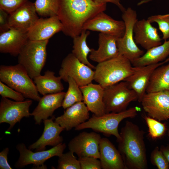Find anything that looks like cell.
<instances>
[{
  "instance_id": "1",
  "label": "cell",
  "mask_w": 169,
  "mask_h": 169,
  "mask_svg": "<svg viewBox=\"0 0 169 169\" xmlns=\"http://www.w3.org/2000/svg\"><path fill=\"white\" fill-rule=\"evenodd\" d=\"M106 9V3L92 0H59L58 16L63 26L62 32L73 38L79 35L88 20Z\"/></svg>"
},
{
  "instance_id": "2",
  "label": "cell",
  "mask_w": 169,
  "mask_h": 169,
  "mask_svg": "<svg viewBox=\"0 0 169 169\" xmlns=\"http://www.w3.org/2000/svg\"><path fill=\"white\" fill-rule=\"evenodd\" d=\"M145 132L131 121H125L117 140L118 150L125 169H146L148 162L144 141Z\"/></svg>"
},
{
  "instance_id": "3",
  "label": "cell",
  "mask_w": 169,
  "mask_h": 169,
  "mask_svg": "<svg viewBox=\"0 0 169 169\" xmlns=\"http://www.w3.org/2000/svg\"><path fill=\"white\" fill-rule=\"evenodd\" d=\"M95 69L94 80L104 88L124 81L133 72L131 62L120 55L98 63Z\"/></svg>"
},
{
  "instance_id": "4",
  "label": "cell",
  "mask_w": 169,
  "mask_h": 169,
  "mask_svg": "<svg viewBox=\"0 0 169 169\" xmlns=\"http://www.w3.org/2000/svg\"><path fill=\"white\" fill-rule=\"evenodd\" d=\"M33 79L19 64L0 66V81L22 94L25 98L38 101L41 98Z\"/></svg>"
},
{
  "instance_id": "5",
  "label": "cell",
  "mask_w": 169,
  "mask_h": 169,
  "mask_svg": "<svg viewBox=\"0 0 169 169\" xmlns=\"http://www.w3.org/2000/svg\"><path fill=\"white\" fill-rule=\"evenodd\" d=\"M139 110L138 107H134L120 112L106 113L100 116L93 114L87 121L75 127V130L80 131L90 128L106 136L113 135L117 140L120 138L118 130L120 122L125 118L135 117Z\"/></svg>"
},
{
  "instance_id": "6",
  "label": "cell",
  "mask_w": 169,
  "mask_h": 169,
  "mask_svg": "<svg viewBox=\"0 0 169 169\" xmlns=\"http://www.w3.org/2000/svg\"><path fill=\"white\" fill-rule=\"evenodd\" d=\"M49 41L28 39L18 56V63L24 68L32 79L41 74L45 64Z\"/></svg>"
},
{
  "instance_id": "7",
  "label": "cell",
  "mask_w": 169,
  "mask_h": 169,
  "mask_svg": "<svg viewBox=\"0 0 169 169\" xmlns=\"http://www.w3.org/2000/svg\"><path fill=\"white\" fill-rule=\"evenodd\" d=\"M138 99L136 93L125 81L104 88L103 100L106 113L125 111L131 102Z\"/></svg>"
},
{
  "instance_id": "8",
  "label": "cell",
  "mask_w": 169,
  "mask_h": 169,
  "mask_svg": "<svg viewBox=\"0 0 169 169\" xmlns=\"http://www.w3.org/2000/svg\"><path fill=\"white\" fill-rule=\"evenodd\" d=\"M122 18L125 29L123 36L118 38L116 43L119 55L128 59L131 63L144 53L135 42L134 38V27L138 20L136 12L129 7L122 12Z\"/></svg>"
},
{
  "instance_id": "9",
  "label": "cell",
  "mask_w": 169,
  "mask_h": 169,
  "mask_svg": "<svg viewBox=\"0 0 169 169\" xmlns=\"http://www.w3.org/2000/svg\"><path fill=\"white\" fill-rule=\"evenodd\" d=\"M94 71L81 62L72 53L63 60L59 74L62 79L67 82L72 78L80 86L87 85L94 80Z\"/></svg>"
},
{
  "instance_id": "10",
  "label": "cell",
  "mask_w": 169,
  "mask_h": 169,
  "mask_svg": "<svg viewBox=\"0 0 169 169\" xmlns=\"http://www.w3.org/2000/svg\"><path fill=\"white\" fill-rule=\"evenodd\" d=\"M66 147L65 143H62L47 150L33 152L28 149L23 143L18 144L16 149L19 152L18 160L16 163L17 168H22L30 164L37 168H47L44 165V162L48 159L54 156H60Z\"/></svg>"
},
{
  "instance_id": "11",
  "label": "cell",
  "mask_w": 169,
  "mask_h": 169,
  "mask_svg": "<svg viewBox=\"0 0 169 169\" xmlns=\"http://www.w3.org/2000/svg\"><path fill=\"white\" fill-rule=\"evenodd\" d=\"M141 103L148 116L160 121L169 119V90L146 93Z\"/></svg>"
},
{
  "instance_id": "12",
  "label": "cell",
  "mask_w": 169,
  "mask_h": 169,
  "mask_svg": "<svg viewBox=\"0 0 169 169\" xmlns=\"http://www.w3.org/2000/svg\"><path fill=\"white\" fill-rule=\"evenodd\" d=\"M32 100L27 99L22 101H13L2 97L0 102V123L8 124L9 131L23 117L31 115L29 108Z\"/></svg>"
},
{
  "instance_id": "13",
  "label": "cell",
  "mask_w": 169,
  "mask_h": 169,
  "mask_svg": "<svg viewBox=\"0 0 169 169\" xmlns=\"http://www.w3.org/2000/svg\"><path fill=\"white\" fill-rule=\"evenodd\" d=\"M101 138L100 135L95 132L83 131L70 141L68 148L79 158L92 156L99 159V146Z\"/></svg>"
},
{
  "instance_id": "14",
  "label": "cell",
  "mask_w": 169,
  "mask_h": 169,
  "mask_svg": "<svg viewBox=\"0 0 169 169\" xmlns=\"http://www.w3.org/2000/svg\"><path fill=\"white\" fill-rule=\"evenodd\" d=\"M125 29V24L123 20H115L104 12L98 13L89 19L83 27V30L99 32L118 38L123 36Z\"/></svg>"
},
{
  "instance_id": "15",
  "label": "cell",
  "mask_w": 169,
  "mask_h": 169,
  "mask_svg": "<svg viewBox=\"0 0 169 169\" xmlns=\"http://www.w3.org/2000/svg\"><path fill=\"white\" fill-rule=\"evenodd\" d=\"M169 62V57L159 63L140 66H133V72L124 81L133 90L138 96V101L141 103L146 93V90L152 73L159 66Z\"/></svg>"
},
{
  "instance_id": "16",
  "label": "cell",
  "mask_w": 169,
  "mask_h": 169,
  "mask_svg": "<svg viewBox=\"0 0 169 169\" xmlns=\"http://www.w3.org/2000/svg\"><path fill=\"white\" fill-rule=\"evenodd\" d=\"M39 18L34 3L28 0L9 14L10 28L27 33Z\"/></svg>"
},
{
  "instance_id": "17",
  "label": "cell",
  "mask_w": 169,
  "mask_h": 169,
  "mask_svg": "<svg viewBox=\"0 0 169 169\" xmlns=\"http://www.w3.org/2000/svg\"><path fill=\"white\" fill-rule=\"evenodd\" d=\"M63 26L57 15L39 18L27 33L29 40L42 41L49 39L62 31Z\"/></svg>"
},
{
  "instance_id": "18",
  "label": "cell",
  "mask_w": 169,
  "mask_h": 169,
  "mask_svg": "<svg viewBox=\"0 0 169 169\" xmlns=\"http://www.w3.org/2000/svg\"><path fill=\"white\" fill-rule=\"evenodd\" d=\"M55 119L53 115L50 119L43 120L44 128L42 135L36 141L30 145L28 149H35V151H42L45 150L46 146L54 147L63 143V139L60 135L65 129L53 121Z\"/></svg>"
},
{
  "instance_id": "19",
  "label": "cell",
  "mask_w": 169,
  "mask_h": 169,
  "mask_svg": "<svg viewBox=\"0 0 169 169\" xmlns=\"http://www.w3.org/2000/svg\"><path fill=\"white\" fill-rule=\"evenodd\" d=\"M147 19H143L137 20L134 27L135 43L146 50L161 44L157 29Z\"/></svg>"
},
{
  "instance_id": "20",
  "label": "cell",
  "mask_w": 169,
  "mask_h": 169,
  "mask_svg": "<svg viewBox=\"0 0 169 169\" xmlns=\"http://www.w3.org/2000/svg\"><path fill=\"white\" fill-rule=\"evenodd\" d=\"M65 93L62 91L46 95L41 97L38 105L31 113L36 124L40 125L42 120L53 116L55 110L62 106Z\"/></svg>"
},
{
  "instance_id": "21",
  "label": "cell",
  "mask_w": 169,
  "mask_h": 169,
  "mask_svg": "<svg viewBox=\"0 0 169 169\" xmlns=\"http://www.w3.org/2000/svg\"><path fill=\"white\" fill-rule=\"evenodd\" d=\"M89 111L84 102H79L67 108L63 115L55 118L54 121L69 131L87 121L90 118Z\"/></svg>"
},
{
  "instance_id": "22",
  "label": "cell",
  "mask_w": 169,
  "mask_h": 169,
  "mask_svg": "<svg viewBox=\"0 0 169 169\" xmlns=\"http://www.w3.org/2000/svg\"><path fill=\"white\" fill-rule=\"evenodd\" d=\"M80 88L83 94V101L89 111L97 116L106 113L103 100L104 88L92 82Z\"/></svg>"
},
{
  "instance_id": "23",
  "label": "cell",
  "mask_w": 169,
  "mask_h": 169,
  "mask_svg": "<svg viewBox=\"0 0 169 169\" xmlns=\"http://www.w3.org/2000/svg\"><path fill=\"white\" fill-rule=\"evenodd\" d=\"M117 38L100 33L99 34V47L97 49H91L89 58L98 63L115 58L119 55L117 45Z\"/></svg>"
},
{
  "instance_id": "24",
  "label": "cell",
  "mask_w": 169,
  "mask_h": 169,
  "mask_svg": "<svg viewBox=\"0 0 169 169\" xmlns=\"http://www.w3.org/2000/svg\"><path fill=\"white\" fill-rule=\"evenodd\" d=\"M27 33L12 28L0 33V53L18 56L28 40Z\"/></svg>"
},
{
  "instance_id": "25",
  "label": "cell",
  "mask_w": 169,
  "mask_h": 169,
  "mask_svg": "<svg viewBox=\"0 0 169 169\" xmlns=\"http://www.w3.org/2000/svg\"><path fill=\"white\" fill-rule=\"evenodd\" d=\"M99 150L102 169H125L119 151L108 138H101Z\"/></svg>"
},
{
  "instance_id": "26",
  "label": "cell",
  "mask_w": 169,
  "mask_h": 169,
  "mask_svg": "<svg viewBox=\"0 0 169 169\" xmlns=\"http://www.w3.org/2000/svg\"><path fill=\"white\" fill-rule=\"evenodd\" d=\"M55 73L47 70L43 75H39L33 79L38 92L44 95L62 91L64 88L60 76H56Z\"/></svg>"
},
{
  "instance_id": "27",
  "label": "cell",
  "mask_w": 169,
  "mask_h": 169,
  "mask_svg": "<svg viewBox=\"0 0 169 169\" xmlns=\"http://www.w3.org/2000/svg\"><path fill=\"white\" fill-rule=\"evenodd\" d=\"M169 56V40L163 44L148 50L141 57L132 63L133 66L156 64L162 62Z\"/></svg>"
},
{
  "instance_id": "28",
  "label": "cell",
  "mask_w": 169,
  "mask_h": 169,
  "mask_svg": "<svg viewBox=\"0 0 169 169\" xmlns=\"http://www.w3.org/2000/svg\"><path fill=\"white\" fill-rule=\"evenodd\" d=\"M156 68L152 73L146 93L169 90V62Z\"/></svg>"
},
{
  "instance_id": "29",
  "label": "cell",
  "mask_w": 169,
  "mask_h": 169,
  "mask_svg": "<svg viewBox=\"0 0 169 169\" xmlns=\"http://www.w3.org/2000/svg\"><path fill=\"white\" fill-rule=\"evenodd\" d=\"M90 34V31L83 30L79 35L73 38L72 53L81 62L92 69H95V67L89 62L87 58L91 50L87 43V38Z\"/></svg>"
},
{
  "instance_id": "30",
  "label": "cell",
  "mask_w": 169,
  "mask_h": 169,
  "mask_svg": "<svg viewBox=\"0 0 169 169\" xmlns=\"http://www.w3.org/2000/svg\"><path fill=\"white\" fill-rule=\"evenodd\" d=\"M69 86L66 92L62 107L64 109L77 102L83 101V95L79 86L71 77H68Z\"/></svg>"
},
{
  "instance_id": "31",
  "label": "cell",
  "mask_w": 169,
  "mask_h": 169,
  "mask_svg": "<svg viewBox=\"0 0 169 169\" xmlns=\"http://www.w3.org/2000/svg\"><path fill=\"white\" fill-rule=\"evenodd\" d=\"M34 4L38 14L41 17L58 16L59 0H36Z\"/></svg>"
},
{
  "instance_id": "32",
  "label": "cell",
  "mask_w": 169,
  "mask_h": 169,
  "mask_svg": "<svg viewBox=\"0 0 169 169\" xmlns=\"http://www.w3.org/2000/svg\"><path fill=\"white\" fill-rule=\"evenodd\" d=\"M143 117L148 128V135L150 138L157 139L165 135L166 130L165 124L146 115Z\"/></svg>"
},
{
  "instance_id": "33",
  "label": "cell",
  "mask_w": 169,
  "mask_h": 169,
  "mask_svg": "<svg viewBox=\"0 0 169 169\" xmlns=\"http://www.w3.org/2000/svg\"><path fill=\"white\" fill-rule=\"evenodd\" d=\"M74 153L69 151L63 153L58 160V169H81L79 161L74 155Z\"/></svg>"
},
{
  "instance_id": "34",
  "label": "cell",
  "mask_w": 169,
  "mask_h": 169,
  "mask_svg": "<svg viewBox=\"0 0 169 169\" xmlns=\"http://www.w3.org/2000/svg\"><path fill=\"white\" fill-rule=\"evenodd\" d=\"M150 23H157L161 32L162 39L166 40L169 38V14L151 16L147 19Z\"/></svg>"
},
{
  "instance_id": "35",
  "label": "cell",
  "mask_w": 169,
  "mask_h": 169,
  "mask_svg": "<svg viewBox=\"0 0 169 169\" xmlns=\"http://www.w3.org/2000/svg\"><path fill=\"white\" fill-rule=\"evenodd\" d=\"M150 158L151 163L158 169L169 168V163L158 146H156L152 151Z\"/></svg>"
},
{
  "instance_id": "36",
  "label": "cell",
  "mask_w": 169,
  "mask_h": 169,
  "mask_svg": "<svg viewBox=\"0 0 169 169\" xmlns=\"http://www.w3.org/2000/svg\"><path fill=\"white\" fill-rule=\"evenodd\" d=\"M0 95L2 97L9 98L18 101L25 100L21 93L15 90L0 81Z\"/></svg>"
},
{
  "instance_id": "37",
  "label": "cell",
  "mask_w": 169,
  "mask_h": 169,
  "mask_svg": "<svg viewBox=\"0 0 169 169\" xmlns=\"http://www.w3.org/2000/svg\"><path fill=\"white\" fill-rule=\"evenodd\" d=\"M28 0H0V9L10 14Z\"/></svg>"
},
{
  "instance_id": "38",
  "label": "cell",
  "mask_w": 169,
  "mask_h": 169,
  "mask_svg": "<svg viewBox=\"0 0 169 169\" xmlns=\"http://www.w3.org/2000/svg\"><path fill=\"white\" fill-rule=\"evenodd\" d=\"M92 156H84L79 158L81 169H102L100 160Z\"/></svg>"
},
{
  "instance_id": "39",
  "label": "cell",
  "mask_w": 169,
  "mask_h": 169,
  "mask_svg": "<svg viewBox=\"0 0 169 169\" xmlns=\"http://www.w3.org/2000/svg\"><path fill=\"white\" fill-rule=\"evenodd\" d=\"M9 14L3 10L0 9V32H6L10 29L9 25Z\"/></svg>"
},
{
  "instance_id": "40",
  "label": "cell",
  "mask_w": 169,
  "mask_h": 169,
  "mask_svg": "<svg viewBox=\"0 0 169 169\" xmlns=\"http://www.w3.org/2000/svg\"><path fill=\"white\" fill-rule=\"evenodd\" d=\"M9 151L8 147L5 148L0 152V169H12L8 162V155Z\"/></svg>"
},
{
  "instance_id": "41",
  "label": "cell",
  "mask_w": 169,
  "mask_h": 169,
  "mask_svg": "<svg viewBox=\"0 0 169 169\" xmlns=\"http://www.w3.org/2000/svg\"><path fill=\"white\" fill-rule=\"evenodd\" d=\"M94 2L99 3H112L117 6L123 12L126 9L120 3V0H92Z\"/></svg>"
},
{
  "instance_id": "42",
  "label": "cell",
  "mask_w": 169,
  "mask_h": 169,
  "mask_svg": "<svg viewBox=\"0 0 169 169\" xmlns=\"http://www.w3.org/2000/svg\"><path fill=\"white\" fill-rule=\"evenodd\" d=\"M160 149L169 163V145L166 146L161 145Z\"/></svg>"
},
{
  "instance_id": "43",
  "label": "cell",
  "mask_w": 169,
  "mask_h": 169,
  "mask_svg": "<svg viewBox=\"0 0 169 169\" xmlns=\"http://www.w3.org/2000/svg\"><path fill=\"white\" fill-rule=\"evenodd\" d=\"M153 0H142L138 2L137 4L138 6H140L150 2Z\"/></svg>"
},
{
  "instance_id": "44",
  "label": "cell",
  "mask_w": 169,
  "mask_h": 169,
  "mask_svg": "<svg viewBox=\"0 0 169 169\" xmlns=\"http://www.w3.org/2000/svg\"><path fill=\"white\" fill-rule=\"evenodd\" d=\"M167 135L169 137V129L167 131Z\"/></svg>"
}]
</instances>
